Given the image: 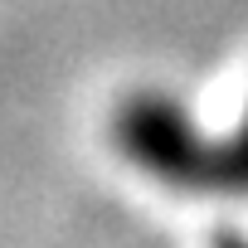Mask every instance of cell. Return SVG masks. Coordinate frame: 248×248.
<instances>
[{
  "label": "cell",
  "instance_id": "obj_3",
  "mask_svg": "<svg viewBox=\"0 0 248 248\" xmlns=\"http://www.w3.org/2000/svg\"><path fill=\"white\" fill-rule=\"evenodd\" d=\"M214 248H248V238H238V233H219Z\"/></svg>",
  "mask_w": 248,
  "mask_h": 248
},
{
  "label": "cell",
  "instance_id": "obj_1",
  "mask_svg": "<svg viewBox=\"0 0 248 248\" xmlns=\"http://www.w3.org/2000/svg\"><path fill=\"white\" fill-rule=\"evenodd\" d=\"M112 141L156 185L209 195V137L166 93H132L112 112Z\"/></svg>",
  "mask_w": 248,
  "mask_h": 248
},
{
  "label": "cell",
  "instance_id": "obj_2",
  "mask_svg": "<svg viewBox=\"0 0 248 248\" xmlns=\"http://www.w3.org/2000/svg\"><path fill=\"white\" fill-rule=\"evenodd\" d=\"M209 195H248V117L229 141H209Z\"/></svg>",
  "mask_w": 248,
  "mask_h": 248
}]
</instances>
